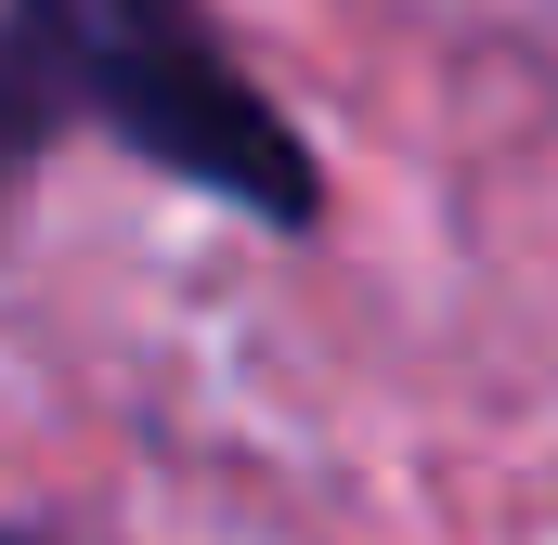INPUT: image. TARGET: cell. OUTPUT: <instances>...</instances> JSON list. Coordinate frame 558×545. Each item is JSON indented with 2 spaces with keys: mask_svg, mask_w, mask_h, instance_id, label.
I'll return each mask as SVG.
<instances>
[{
  "mask_svg": "<svg viewBox=\"0 0 558 545\" xmlns=\"http://www.w3.org/2000/svg\"><path fill=\"white\" fill-rule=\"evenodd\" d=\"M65 131H78V105H65V78H52V52L0 13V195H13Z\"/></svg>",
  "mask_w": 558,
  "mask_h": 545,
  "instance_id": "2",
  "label": "cell"
},
{
  "mask_svg": "<svg viewBox=\"0 0 558 545\" xmlns=\"http://www.w3.org/2000/svg\"><path fill=\"white\" fill-rule=\"evenodd\" d=\"M0 545H13V533H0Z\"/></svg>",
  "mask_w": 558,
  "mask_h": 545,
  "instance_id": "3",
  "label": "cell"
},
{
  "mask_svg": "<svg viewBox=\"0 0 558 545\" xmlns=\"http://www.w3.org/2000/svg\"><path fill=\"white\" fill-rule=\"evenodd\" d=\"M0 13L52 52L78 131H118L143 169H169V182H195L247 221H312L325 208L312 143L274 118V92L221 52V26L195 0H0Z\"/></svg>",
  "mask_w": 558,
  "mask_h": 545,
  "instance_id": "1",
  "label": "cell"
}]
</instances>
